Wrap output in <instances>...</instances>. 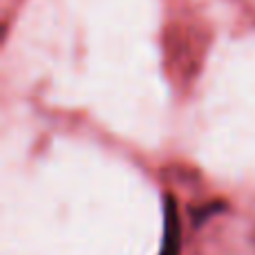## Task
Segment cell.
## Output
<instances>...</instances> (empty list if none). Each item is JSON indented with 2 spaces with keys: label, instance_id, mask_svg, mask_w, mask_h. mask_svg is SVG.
Here are the masks:
<instances>
[{
  "label": "cell",
  "instance_id": "1",
  "mask_svg": "<svg viewBox=\"0 0 255 255\" xmlns=\"http://www.w3.org/2000/svg\"><path fill=\"white\" fill-rule=\"evenodd\" d=\"M181 249V226H179V213H177L175 199L168 195L166 208H163V244L159 255H179Z\"/></svg>",
  "mask_w": 255,
  "mask_h": 255
}]
</instances>
